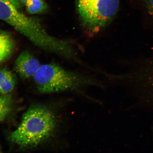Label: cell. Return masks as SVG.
Returning <instances> with one entry per match:
<instances>
[{
	"label": "cell",
	"instance_id": "6da1fadb",
	"mask_svg": "<svg viewBox=\"0 0 153 153\" xmlns=\"http://www.w3.org/2000/svg\"><path fill=\"white\" fill-rule=\"evenodd\" d=\"M0 20L8 24L43 50L68 58L74 54L70 43L51 36L39 19L23 14L9 0H0Z\"/></svg>",
	"mask_w": 153,
	"mask_h": 153
},
{
	"label": "cell",
	"instance_id": "7a4b0ae2",
	"mask_svg": "<svg viewBox=\"0 0 153 153\" xmlns=\"http://www.w3.org/2000/svg\"><path fill=\"white\" fill-rule=\"evenodd\" d=\"M57 126L56 116L51 109L43 105H33L24 113L20 124L9 139L20 148H34L50 138Z\"/></svg>",
	"mask_w": 153,
	"mask_h": 153
},
{
	"label": "cell",
	"instance_id": "3957f363",
	"mask_svg": "<svg viewBox=\"0 0 153 153\" xmlns=\"http://www.w3.org/2000/svg\"><path fill=\"white\" fill-rule=\"evenodd\" d=\"M33 77L38 91L45 94L78 91L95 83L91 78L68 71L54 63L41 65Z\"/></svg>",
	"mask_w": 153,
	"mask_h": 153
},
{
	"label": "cell",
	"instance_id": "277c9868",
	"mask_svg": "<svg viewBox=\"0 0 153 153\" xmlns=\"http://www.w3.org/2000/svg\"><path fill=\"white\" fill-rule=\"evenodd\" d=\"M76 9L82 24L88 30L99 31L117 13L119 0H76Z\"/></svg>",
	"mask_w": 153,
	"mask_h": 153
},
{
	"label": "cell",
	"instance_id": "5b68a950",
	"mask_svg": "<svg viewBox=\"0 0 153 153\" xmlns=\"http://www.w3.org/2000/svg\"><path fill=\"white\" fill-rule=\"evenodd\" d=\"M39 61L29 51H25L20 53L15 61L14 69L24 79L33 77L40 66Z\"/></svg>",
	"mask_w": 153,
	"mask_h": 153
},
{
	"label": "cell",
	"instance_id": "8992f818",
	"mask_svg": "<svg viewBox=\"0 0 153 153\" xmlns=\"http://www.w3.org/2000/svg\"><path fill=\"white\" fill-rule=\"evenodd\" d=\"M15 43L8 32L0 29V64L8 59L14 52Z\"/></svg>",
	"mask_w": 153,
	"mask_h": 153
},
{
	"label": "cell",
	"instance_id": "52a82bcc",
	"mask_svg": "<svg viewBox=\"0 0 153 153\" xmlns=\"http://www.w3.org/2000/svg\"><path fill=\"white\" fill-rule=\"evenodd\" d=\"M25 5L27 12L32 15L42 14L48 8L45 0H27Z\"/></svg>",
	"mask_w": 153,
	"mask_h": 153
},
{
	"label": "cell",
	"instance_id": "ba28073f",
	"mask_svg": "<svg viewBox=\"0 0 153 153\" xmlns=\"http://www.w3.org/2000/svg\"><path fill=\"white\" fill-rule=\"evenodd\" d=\"M13 99L10 95L0 97V122L8 116L12 110Z\"/></svg>",
	"mask_w": 153,
	"mask_h": 153
},
{
	"label": "cell",
	"instance_id": "9c48e42d",
	"mask_svg": "<svg viewBox=\"0 0 153 153\" xmlns=\"http://www.w3.org/2000/svg\"><path fill=\"white\" fill-rule=\"evenodd\" d=\"M16 83V79L12 72L0 85V93L4 95L11 92L14 89Z\"/></svg>",
	"mask_w": 153,
	"mask_h": 153
},
{
	"label": "cell",
	"instance_id": "30bf717a",
	"mask_svg": "<svg viewBox=\"0 0 153 153\" xmlns=\"http://www.w3.org/2000/svg\"><path fill=\"white\" fill-rule=\"evenodd\" d=\"M139 6L142 7L153 17V0H135Z\"/></svg>",
	"mask_w": 153,
	"mask_h": 153
},
{
	"label": "cell",
	"instance_id": "8fae6325",
	"mask_svg": "<svg viewBox=\"0 0 153 153\" xmlns=\"http://www.w3.org/2000/svg\"><path fill=\"white\" fill-rule=\"evenodd\" d=\"M12 72L5 67L0 68V84L4 81Z\"/></svg>",
	"mask_w": 153,
	"mask_h": 153
},
{
	"label": "cell",
	"instance_id": "7c38bea8",
	"mask_svg": "<svg viewBox=\"0 0 153 153\" xmlns=\"http://www.w3.org/2000/svg\"><path fill=\"white\" fill-rule=\"evenodd\" d=\"M17 1H18L20 4H25L27 0H17Z\"/></svg>",
	"mask_w": 153,
	"mask_h": 153
},
{
	"label": "cell",
	"instance_id": "4fadbf2b",
	"mask_svg": "<svg viewBox=\"0 0 153 153\" xmlns=\"http://www.w3.org/2000/svg\"><path fill=\"white\" fill-rule=\"evenodd\" d=\"M1 145H0V152H1Z\"/></svg>",
	"mask_w": 153,
	"mask_h": 153
}]
</instances>
